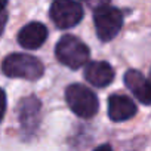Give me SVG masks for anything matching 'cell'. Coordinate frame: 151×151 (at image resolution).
<instances>
[{
	"label": "cell",
	"mask_w": 151,
	"mask_h": 151,
	"mask_svg": "<svg viewBox=\"0 0 151 151\" xmlns=\"http://www.w3.org/2000/svg\"><path fill=\"white\" fill-rule=\"evenodd\" d=\"M2 71L8 77L37 80L43 76L45 67L36 56H31L28 53H11L3 59Z\"/></svg>",
	"instance_id": "obj_1"
},
{
	"label": "cell",
	"mask_w": 151,
	"mask_h": 151,
	"mask_svg": "<svg viewBox=\"0 0 151 151\" xmlns=\"http://www.w3.org/2000/svg\"><path fill=\"white\" fill-rule=\"evenodd\" d=\"M55 55L61 64L70 67L71 70H77L88 64L91 52L89 47L82 40L67 34L61 37V40L56 43Z\"/></svg>",
	"instance_id": "obj_2"
},
{
	"label": "cell",
	"mask_w": 151,
	"mask_h": 151,
	"mask_svg": "<svg viewBox=\"0 0 151 151\" xmlns=\"http://www.w3.org/2000/svg\"><path fill=\"white\" fill-rule=\"evenodd\" d=\"M65 101L70 110L79 117L89 119L98 113L96 95L83 85H70L65 89Z\"/></svg>",
	"instance_id": "obj_3"
},
{
	"label": "cell",
	"mask_w": 151,
	"mask_h": 151,
	"mask_svg": "<svg viewBox=\"0 0 151 151\" xmlns=\"http://www.w3.org/2000/svg\"><path fill=\"white\" fill-rule=\"evenodd\" d=\"M93 21L96 34L102 42L113 40L123 25V15L119 9L111 6H101L93 12Z\"/></svg>",
	"instance_id": "obj_4"
},
{
	"label": "cell",
	"mask_w": 151,
	"mask_h": 151,
	"mask_svg": "<svg viewBox=\"0 0 151 151\" xmlns=\"http://www.w3.org/2000/svg\"><path fill=\"white\" fill-rule=\"evenodd\" d=\"M50 18L58 28H71L83 18V8L76 0H55L50 6Z\"/></svg>",
	"instance_id": "obj_5"
},
{
	"label": "cell",
	"mask_w": 151,
	"mask_h": 151,
	"mask_svg": "<svg viewBox=\"0 0 151 151\" xmlns=\"http://www.w3.org/2000/svg\"><path fill=\"white\" fill-rule=\"evenodd\" d=\"M40 110H42V104L39 98L34 95H30L19 102L18 116H19L21 127L25 132V135H31L37 129L40 122Z\"/></svg>",
	"instance_id": "obj_6"
},
{
	"label": "cell",
	"mask_w": 151,
	"mask_h": 151,
	"mask_svg": "<svg viewBox=\"0 0 151 151\" xmlns=\"http://www.w3.org/2000/svg\"><path fill=\"white\" fill-rule=\"evenodd\" d=\"M124 85L142 104H151V82L136 70H129L124 74Z\"/></svg>",
	"instance_id": "obj_7"
},
{
	"label": "cell",
	"mask_w": 151,
	"mask_h": 151,
	"mask_svg": "<svg viewBox=\"0 0 151 151\" xmlns=\"http://www.w3.org/2000/svg\"><path fill=\"white\" fill-rule=\"evenodd\" d=\"M85 79L96 88H105L114 79V70L108 62L93 61L85 67Z\"/></svg>",
	"instance_id": "obj_8"
},
{
	"label": "cell",
	"mask_w": 151,
	"mask_h": 151,
	"mask_svg": "<svg viewBox=\"0 0 151 151\" xmlns=\"http://www.w3.org/2000/svg\"><path fill=\"white\" fill-rule=\"evenodd\" d=\"M47 39V28L42 22H30L18 33V43L25 49H39Z\"/></svg>",
	"instance_id": "obj_9"
},
{
	"label": "cell",
	"mask_w": 151,
	"mask_h": 151,
	"mask_svg": "<svg viewBox=\"0 0 151 151\" xmlns=\"http://www.w3.org/2000/svg\"><path fill=\"white\" fill-rule=\"evenodd\" d=\"M136 114V105L124 95H113L108 99V116L113 122H124Z\"/></svg>",
	"instance_id": "obj_10"
},
{
	"label": "cell",
	"mask_w": 151,
	"mask_h": 151,
	"mask_svg": "<svg viewBox=\"0 0 151 151\" xmlns=\"http://www.w3.org/2000/svg\"><path fill=\"white\" fill-rule=\"evenodd\" d=\"M5 113H6V93L0 88V122H2Z\"/></svg>",
	"instance_id": "obj_11"
},
{
	"label": "cell",
	"mask_w": 151,
	"mask_h": 151,
	"mask_svg": "<svg viewBox=\"0 0 151 151\" xmlns=\"http://www.w3.org/2000/svg\"><path fill=\"white\" fill-rule=\"evenodd\" d=\"M6 22H8V12H6V9H0V34L3 33Z\"/></svg>",
	"instance_id": "obj_12"
},
{
	"label": "cell",
	"mask_w": 151,
	"mask_h": 151,
	"mask_svg": "<svg viewBox=\"0 0 151 151\" xmlns=\"http://www.w3.org/2000/svg\"><path fill=\"white\" fill-rule=\"evenodd\" d=\"M86 2H88L93 9H98V8H101V6H107L110 0H86Z\"/></svg>",
	"instance_id": "obj_13"
},
{
	"label": "cell",
	"mask_w": 151,
	"mask_h": 151,
	"mask_svg": "<svg viewBox=\"0 0 151 151\" xmlns=\"http://www.w3.org/2000/svg\"><path fill=\"white\" fill-rule=\"evenodd\" d=\"M93 151H113V150H111V147H110V145H101V147L95 148Z\"/></svg>",
	"instance_id": "obj_14"
},
{
	"label": "cell",
	"mask_w": 151,
	"mask_h": 151,
	"mask_svg": "<svg viewBox=\"0 0 151 151\" xmlns=\"http://www.w3.org/2000/svg\"><path fill=\"white\" fill-rule=\"evenodd\" d=\"M8 5V0H0V9H6Z\"/></svg>",
	"instance_id": "obj_15"
},
{
	"label": "cell",
	"mask_w": 151,
	"mask_h": 151,
	"mask_svg": "<svg viewBox=\"0 0 151 151\" xmlns=\"http://www.w3.org/2000/svg\"><path fill=\"white\" fill-rule=\"evenodd\" d=\"M150 77H151V73H150Z\"/></svg>",
	"instance_id": "obj_16"
}]
</instances>
